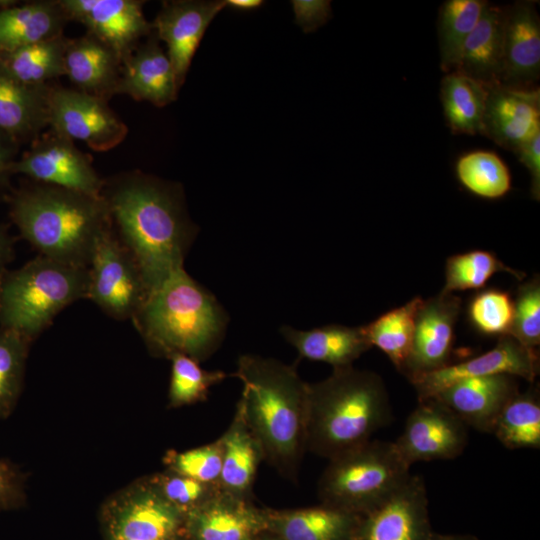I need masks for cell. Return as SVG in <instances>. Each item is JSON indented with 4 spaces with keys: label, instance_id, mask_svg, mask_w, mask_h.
Instances as JSON below:
<instances>
[{
    "label": "cell",
    "instance_id": "1",
    "mask_svg": "<svg viewBox=\"0 0 540 540\" xmlns=\"http://www.w3.org/2000/svg\"><path fill=\"white\" fill-rule=\"evenodd\" d=\"M116 235L138 264L148 294L183 268L197 227L180 185L141 171L105 180L102 192Z\"/></svg>",
    "mask_w": 540,
    "mask_h": 540
},
{
    "label": "cell",
    "instance_id": "2",
    "mask_svg": "<svg viewBox=\"0 0 540 540\" xmlns=\"http://www.w3.org/2000/svg\"><path fill=\"white\" fill-rule=\"evenodd\" d=\"M242 383L236 408L257 440L264 461L296 482L307 451V386L296 366L255 354L239 356Z\"/></svg>",
    "mask_w": 540,
    "mask_h": 540
},
{
    "label": "cell",
    "instance_id": "3",
    "mask_svg": "<svg viewBox=\"0 0 540 540\" xmlns=\"http://www.w3.org/2000/svg\"><path fill=\"white\" fill-rule=\"evenodd\" d=\"M6 198L21 237L62 263L88 268L97 241L112 227L103 197L30 181Z\"/></svg>",
    "mask_w": 540,
    "mask_h": 540
},
{
    "label": "cell",
    "instance_id": "4",
    "mask_svg": "<svg viewBox=\"0 0 540 540\" xmlns=\"http://www.w3.org/2000/svg\"><path fill=\"white\" fill-rule=\"evenodd\" d=\"M392 411L381 377L353 366L307 386V451L332 459L371 440Z\"/></svg>",
    "mask_w": 540,
    "mask_h": 540
},
{
    "label": "cell",
    "instance_id": "5",
    "mask_svg": "<svg viewBox=\"0 0 540 540\" xmlns=\"http://www.w3.org/2000/svg\"><path fill=\"white\" fill-rule=\"evenodd\" d=\"M131 320L153 355L183 354L200 362L220 346L228 318L183 267L148 294Z\"/></svg>",
    "mask_w": 540,
    "mask_h": 540
},
{
    "label": "cell",
    "instance_id": "6",
    "mask_svg": "<svg viewBox=\"0 0 540 540\" xmlns=\"http://www.w3.org/2000/svg\"><path fill=\"white\" fill-rule=\"evenodd\" d=\"M88 268L39 255L0 276V327L33 342L65 307L87 299Z\"/></svg>",
    "mask_w": 540,
    "mask_h": 540
},
{
    "label": "cell",
    "instance_id": "7",
    "mask_svg": "<svg viewBox=\"0 0 540 540\" xmlns=\"http://www.w3.org/2000/svg\"><path fill=\"white\" fill-rule=\"evenodd\" d=\"M394 442L370 440L328 460L317 495L322 504L368 516L410 477Z\"/></svg>",
    "mask_w": 540,
    "mask_h": 540
},
{
    "label": "cell",
    "instance_id": "8",
    "mask_svg": "<svg viewBox=\"0 0 540 540\" xmlns=\"http://www.w3.org/2000/svg\"><path fill=\"white\" fill-rule=\"evenodd\" d=\"M185 519L147 477L109 498L101 510L104 540H187Z\"/></svg>",
    "mask_w": 540,
    "mask_h": 540
},
{
    "label": "cell",
    "instance_id": "9",
    "mask_svg": "<svg viewBox=\"0 0 540 540\" xmlns=\"http://www.w3.org/2000/svg\"><path fill=\"white\" fill-rule=\"evenodd\" d=\"M88 272L87 299L112 318L132 319L148 296L138 264L113 227L97 241Z\"/></svg>",
    "mask_w": 540,
    "mask_h": 540
},
{
    "label": "cell",
    "instance_id": "10",
    "mask_svg": "<svg viewBox=\"0 0 540 540\" xmlns=\"http://www.w3.org/2000/svg\"><path fill=\"white\" fill-rule=\"evenodd\" d=\"M47 111L49 129L96 152L115 148L128 133L107 100L75 88L50 84Z\"/></svg>",
    "mask_w": 540,
    "mask_h": 540
},
{
    "label": "cell",
    "instance_id": "11",
    "mask_svg": "<svg viewBox=\"0 0 540 540\" xmlns=\"http://www.w3.org/2000/svg\"><path fill=\"white\" fill-rule=\"evenodd\" d=\"M11 173L96 198H102L105 185L91 157L76 148L72 140L51 129L30 143L29 149L12 163Z\"/></svg>",
    "mask_w": 540,
    "mask_h": 540
},
{
    "label": "cell",
    "instance_id": "12",
    "mask_svg": "<svg viewBox=\"0 0 540 540\" xmlns=\"http://www.w3.org/2000/svg\"><path fill=\"white\" fill-rule=\"evenodd\" d=\"M468 443V426L435 398L419 400L402 434L394 441L411 466L419 461L449 460L460 456Z\"/></svg>",
    "mask_w": 540,
    "mask_h": 540
},
{
    "label": "cell",
    "instance_id": "13",
    "mask_svg": "<svg viewBox=\"0 0 540 540\" xmlns=\"http://www.w3.org/2000/svg\"><path fill=\"white\" fill-rule=\"evenodd\" d=\"M539 373V356L511 336L498 338L489 351L412 379L419 400L434 397L460 380L507 374L533 382Z\"/></svg>",
    "mask_w": 540,
    "mask_h": 540
},
{
    "label": "cell",
    "instance_id": "14",
    "mask_svg": "<svg viewBox=\"0 0 540 540\" xmlns=\"http://www.w3.org/2000/svg\"><path fill=\"white\" fill-rule=\"evenodd\" d=\"M69 20L113 49L123 61L153 32L139 0H59Z\"/></svg>",
    "mask_w": 540,
    "mask_h": 540
},
{
    "label": "cell",
    "instance_id": "15",
    "mask_svg": "<svg viewBox=\"0 0 540 540\" xmlns=\"http://www.w3.org/2000/svg\"><path fill=\"white\" fill-rule=\"evenodd\" d=\"M460 307L458 296L442 291L423 301L416 318L410 354L402 370L410 381L450 364Z\"/></svg>",
    "mask_w": 540,
    "mask_h": 540
},
{
    "label": "cell",
    "instance_id": "16",
    "mask_svg": "<svg viewBox=\"0 0 540 540\" xmlns=\"http://www.w3.org/2000/svg\"><path fill=\"white\" fill-rule=\"evenodd\" d=\"M225 6L222 0L163 2L152 26L157 38L167 45L179 89L207 27Z\"/></svg>",
    "mask_w": 540,
    "mask_h": 540
},
{
    "label": "cell",
    "instance_id": "17",
    "mask_svg": "<svg viewBox=\"0 0 540 540\" xmlns=\"http://www.w3.org/2000/svg\"><path fill=\"white\" fill-rule=\"evenodd\" d=\"M540 132L539 87L487 86L482 135L515 152Z\"/></svg>",
    "mask_w": 540,
    "mask_h": 540
},
{
    "label": "cell",
    "instance_id": "18",
    "mask_svg": "<svg viewBox=\"0 0 540 540\" xmlns=\"http://www.w3.org/2000/svg\"><path fill=\"white\" fill-rule=\"evenodd\" d=\"M265 530V507L221 489L185 519L187 540H255Z\"/></svg>",
    "mask_w": 540,
    "mask_h": 540
},
{
    "label": "cell",
    "instance_id": "19",
    "mask_svg": "<svg viewBox=\"0 0 540 540\" xmlns=\"http://www.w3.org/2000/svg\"><path fill=\"white\" fill-rule=\"evenodd\" d=\"M428 503L424 479L411 474L366 517L363 540H430L434 532Z\"/></svg>",
    "mask_w": 540,
    "mask_h": 540
},
{
    "label": "cell",
    "instance_id": "20",
    "mask_svg": "<svg viewBox=\"0 0 540 540\" xmlns=\"http://www.w3.org/2000/svg\"><path fill=\"white\" fill-rule=\"evenodd\" d=\"M267 530L283 540H363L366 517L320 503L317 506L265 507Z\"/></svg>",
    "mask_w": 540,
    "mask_h": 540
},
{
    "label": "cell",
    "instance_id": "21",
    "mask_svg": "<svg viewBox=\"0 0 540 540\" xmlns=\"http://www.w3.org/2000/svg\"><path fill=\"white\" fill-rule=\"evenodd\" d=\"M540 77V17L535 1L506 6L501 85L536 87Z\"/></svg>",
    "mask_w": 540,
    "mask_h": 540
},
{
    "label": "cell",
    "instance_id": "22",
    "mask_svg": "<svg viewBox=\"0 0 540 540\" xmlns=\"http://www.w3.org/2000/svg\"><path fill=\"white\" fill-rule=\"evenodd\" d=\"M518 392L516 377L498 374L460 380L433 398L445 405L468 427L492 433L500 412Z\"/></svg>",
    "mask_w": 540,
    "mask_h": 540
},
{
    "label": "cell",
    "instance_id": "23",
    "mask_svg": "<svg viewBox=\"0 0 540 540\" xmlns=\"http://www.w3.org/2000/svg\"><path fill=\"white\" fill-rule=\"evenodd\" d=\"M154 31L122 61L117 94L163 107L177 99L174 70Z\"/></svg>",
    "mask_w": 540,
    "mask_h": 540
},
{
    "label": "cell",
    "instance_id": "24",
    "mask_svg": "<svg viewBox=\"0 0 540 540\" xmlns=\"http://www.w3.org/2000/svg\"><path fill=\"white\" fill-rule=\"evenodd\" d=\"M64 66L65 76L75 89L107 101L117 94L122 61L90 33L69 39Z\"/></svg>",
    "mask_w": 540,
    "mask_h": 540
},
{
    "label": "cell",
    "instance_id": "25",
    "mask_svg": "<svg viewBox=\"0 0 540 540\" xmlns=\"http://www.w3.org/2000/svg\"><path fill=\"white\" fill-rule=\"evenodd\" d=\"M506 6L487 2L467 37L456 70L486 86L500 84L503 71Z\"/></svg>",
    "mask_w": 540,
    "mask_h": 540
},
{
    "label": "cell",
    "instance_id": "26",
    "mask_svg": "<svg viewBox=\"0 0 540 540\" xmlns=\"http://www.w3.org/2000/svg\"><path fill=\"white\" fill-rule=\"evenodd\" d=\"M49 86L22 83L0 60V130L20 145L37 138L48 126Z\"/></svg>",
    "mask_w": 540,
    "mask_h": 540
},
{
    "label": "cell",
    "instance_id": "27",
    "mask_svg": "<svg viewBox=\"0 0 540 540\" xmlns=\"http://www.w3.org/2000/svg\"><path fill=\"white\" fill-rule=\"evenodd\" d=\"M0 7V55L63 33L69 20L59 0Z\"/></svg>",
    "mask_w": 540,
    "mask_h": 540
},
{
    "label": "cell",
    "instance_id": "28",
    "mask_svg": "<svg viewBox=\"0 0 540 540\" xmlns=\"http://www.w3.org/2000/svg\"><path fill=\"white\" fill-rule=\"evenodd\" d=\"M280 332L297 350L300 358L324 362L333 369L352 366L355 360L372 347L363 326L332 324L310 330L283 326Z\"/></svg>",
    "mask_w": 540,
    "mask_h": 540
},
{
    "label": "cell",
    "instance_id": "29",
    "mask_svg": "<svg viewBox=\"0 0 540 540\" xmlns=\"http://www.w3.org/2000/svg\"><path fill=\"white\" fill-rule=\"evenodd\" d=\"M219 438L222 444L220 489L238 497L253 498L258 467L264 458L259 443L237 408L230 425Z\"/></svg>",
    "mask_w": 540,
    "mask_h": 540
},
{
    "label": "cell",
    "instance_id": "30",
    "mask_svg": "<svg viewBox=\"0 0 540 540\" xmlns=\"http://www.w3.org/2000/svg\"><path fill=\"white\" fill-rule=\"evenodd\" d=\"M487 86L459 72L445 73L440 99L447 126L453 134L481 133Z\"/></svg>",
    "mask_w": 540,
    "mask_h": 540
},
{
    "label": "cell",
    "instance_id": "31",
    "mask_svg": "<svg viewBox=\"0 0 540 540\" xmlns=\"http://www.w3.org/2000/svg\"><path fill=\"white\" fill-rule=\"evenodd\" d=\"M64 34L0 55L6 68L22 83L45 86L65 76L64 58L69 42Z\"/></svg>",
    "mask_w": 540,
    "mask_h": 540
},
{
    "label": "cell",
    "instance_id": "32",
    "mask_svg": "<svg viewBox=\"0 0 540 540\" xmlns=\"http://www.w3.org/2000/svg\"><path fill=\"white\" fill-rule=\"evenodd\" d=\"M423 301L416 296L363 326L370 345L381 350L400 372L410 354L416 318Z\"/></svg>",
    "mask_w": 540,
    "mask_h": 540
},
{
    "label": "cell",
    "instance_id": "33",
    "mask_svg": "<svg viewBox=\"0 0 540 540\" xmlns=\"http://www.w3.org/2000/svg\"><path fill=\"white\" fill-rule=\"evenodd\" d=\"M486 4L484 0H447L441 5L437 30L440 68L444 73L456 70L462 47Z\"/></svg>",
    "mask_w": 540,
    "mask_h": 540
},
{
    "label": "cell",
    "instance_id": "34",
    "mask_svg": "<svg viewBox=\"0 0 540 540\" xmlns=\"http://www.w3.org/2000/svg\"><path fill=\"white\" fill-rule=\"evenodd\" d=\"M492 433L508 449L540 447V400L537 390L518 392L500 412Z\"/></svg>",
    "mask_w": 540,
    "mask_h": 540
},
{
    "label": "cell",
    "instance_id": "35",
    "mask_svg": "<svg viewBox=\"0 0 540 540\" xmlns=\"http://www.w3.org/2000/svg\"><path fill=\"white\" fill-rule=\"evenodd\" d=\"M455 172L462 186L484 199H499L511 190V174L494 152L475 150L460 156Z\"/></svg>",
    "mask_w": 540,
    "mask_h": 540
},
{
    "label": "cell",
    "instance_id": "36",
    "mask_svg": "<svg viewBox=\"0 0 540 540\" xmlns=\"http://www.w3.org/2000/svg\"><path fill=\"white\" fill-rule=\"evenodd\" d=\"M498 272H507L520 279L522 273L506 266L497 256L485 250H471L450 256L446 261L442 292L483 288Z\"/></svg>",
    "mask_w": 540,
    "mask_h": 540
},
{
    "label": "cell",
    "instance_id": "37",
    "mask_svg": "<svg viewBox=\"0 0 540 540\" xmlns=\"http://www.w3.org/2000/svg\"><path fill=\"white\" fill-rule=\"evenodd\" d=\"M171 376L168 391V406L179 408L207 399L208 393L228 375L221 370L209 371L199 365V361L176 354L171 358Z\"/></svg>",
    "mask_w": 540,
    "mask_h": 540
},
{
    "label": "cell",
    "instance_id": "38",
    "mask_svg": "<svg viewBox=\"0 0 540 540\" xmlns=\"http://www.w3.org/2000/svg\"><path fill=\"white\" fill-rule=\"evenodd\" d=\"M31 342L0 327V419L8 417L20 396Z\"/></svg>",
    "mask_w": 540,
    "mask_h": 540
},
{
    "label": "cell",
    "instance_id": "39",
    "mask_svg": "<svg viewBox=\"0 0 540 540\" xmlns=\"http://www.w3.org/2000/svg\"><path fill=\"white\" fill-rule=\"evenodd\" d=\"M468 319L480 334L501 338L509 336L514 318V299L499 289L475 294L467 308Z\"/></svg>",
    "mask_w": 540,
    "mask_h": 540
},
{
    "label": "cell",
    "instance_id": "40",
    "mask_svg": "<svg viewBox=\"0 0 540 540\" xmlns=\"http://www.w3.org/2000/svg\"><path fill=\"white\" fill-rule=\"evenodd\" d=\"M163 463L167 470L219 486L222 469L221 440L218 438L211 443L181 452L170 450L164 455Z\"/></svg>",
    "mask_w": 540,
    "mask_h": 540
},
{
    "label": "cell",
    "instance_id": "41",
    "mask_svg": "<svg viewBox=\"0 0 540 540\" xmlns=\"http://www.w3.org/2000/svg\"><path fill=\"white\" fill-rule=\"evenodd\" d=\"M150 484L185 516L213 497L220 487L165 469L147 477Z\"/></svg>",
    "mask_w": 540,
    "mask_h": 540
},
{
    "label": "cell",
    "instance_id": "42",
    "mask_svg": "<svg viewBox=\"0 0 540 540\" xmlns=\"http://www.w3.org/2000/svg\"><path fill=\"white\" fill-rule=\"evenodd\" d=\"M526 348L540 344V282L538 277L519 286L514 299V318L510 335Z\"/></svg>",
    "mask_w": 540,
    "mask_h": 540
},
{
    "label": "cell",
    "instance_id": "43",
    "mask_svg": "<svg viewBox=\"0 0 540 540\" xmlns=\"http://www.w3.org/2000/svg\"><path fill=\"white\" fill-rule=\"evenodd\" d=\"M24 475L11 462L0 459V511L21 506L25 500Z\"/></svg>",
    "mask_w": 540,
    "mask_h": 540
},
{
    "label": "cell",
    "instance_id": "44",
    "mask_svg": "<svg viewBox=\"0 0 540 540\" xmlns=\"http://www.w3.org/2000/svg\"><path fill=\"white\" fill-rule=\"evenodd\" d=\"M295 23L305 33L313 32L324 25L332 15L328 0H294L291 2Z\"/></svg>",
    "mask_w": 540,
    "mask_h": 540
},
{
    "label": "cell",
    "instance_id": "45",
    "mask_svg": "<svg viewBox=\"0 0 540 540\" xmlns=\"http://www.w3.org/2000/svg\"><path fill=\"white\" fill-rule=\"evenodd\" d=\"M518 160L527 168L531 178L532 197L540 199V132L522 144L515 152Z\"/></svg>",
    "mask_w": 540,
    "mask_h": 540
},
{
    "label": "cell",
    "instance_id": "46",
    "mask_svg": "<svg viewBox=\"0 0 540 540\" xmlns=\"http://www.w3.org/2000/svg\"><path fill=\"white\" fill-rule=\"evenodd\" d=\"M20 144L0 130V201L10 192L11 165L17 159Z\"/></svg>",
    "mask_w": 540,
    "mask_h": 540
},
{
    "label": "cell",
    "instance_id": "47",
    "mask_svg": "<svg viewBox=\"0 0 540 540\" xmlns=\"http://www.w3.org/2000/svg\"><path fill=\"white\" fill-rule=\"evenodd\" d=\"M15 239L9 233V225L0 223V276L14 258Z\"/></svg>",
    "mask_w": 540,
    "mask_h": 540
},
{
    "label": "cell",
    "instance_id": "48",
    "mask_svg": "<svg viewBox=\"0 0 540 540\" xmlns=\"http://www.w3.org/2000/svg\"><path fill=\"white\" fill-rule=\"evenodd\" d=\"M226 5L239 10H252L263 4L261 0H227Z\"/></svg>",
    "mask_w": 540,
    "mask_h": 540
},
{
    "label": "cell",
    "instance_id": "49",
    "mask_svg": "<svg viewBox=\"0 0 540 540\" xmlns=\"http://www.w3.org/2000/svg\"><path fill=\"white\" fill-rule=\"evenodd\" d=\"M430 540H480L470 534H436L434 533Z\"/></svg>",
    "mask_w": 540,
    "mask_h": 540
},
{
    "label": "cell",
    "instance_id": "50",
    "mask_svg": "<svg viewBox=\"0 0 540 540\" xmlns=\"http://www.w3.org/2000/svg\"><path fill=\"white\" fill-rule=\"evenodd\" d=\"M255 540H283L281 537L276 535L275 533L265 530L262 532Z\"/></svg>",
    "mask_w": 540,
    "mask_h": 540
},
{
    "label": "cell",
    "instance_id": "51",
    "mask_svg": "<svg viewBox=\"0 0 540 540\" xmlns=\"http://www.w3.org/2000/svg\"><path fill=\"white\" fill-rule=\"evenodd\" d=\"M15 1H10V0H0V7H3V6H7V5H10V4H13Z\"/></svg>",
    "mask_w": 540,
    "mask_h": 540
}]
</instances>
